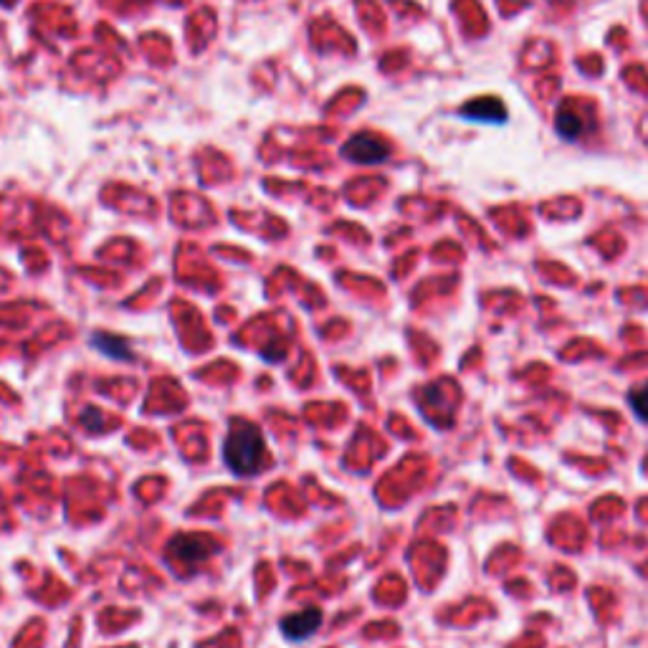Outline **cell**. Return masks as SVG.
Listing matches in <instances>:
<instances>
[{
	"instance_id": "1",
	"label": "cell",
	"mask_w": 648,
	"mask_h": 648,
	"mask_svg": "<svg viewBox=\"0 0 648 648\" xmlns=\"http://www.w3.org/2000/svg\"><path fill=\"white\" fill-rule=\"evenodd\" d=\"M223 456H226V464L231 466L236 474H254L264 466V438H261L259 428L249 426V423H236L231 428L226 438V446H223Z\"/></svg>"
},
{
	"instance_id": "2",
	"label": "cell",
	"mask_w": 648,
	"mask_h": 648,
	"mask_svg": "<svg viewBox=\"0 0 648 648\" xmlns=\"http://www.w3.org/2000/svg\"><path fill=\"white\" fill-rule=\"evenodd\" d=\"M342 155H345L347 160L357 162V165H378V162L388 160L390 147L385 145L380 137L360 132V135L347 140V145L342 147Z\"/></svg>"
},
{
	"instance_id": "3",
	"label": "cell",
	"mask_w": 648,
	"mask_h": 648,
	"mask_svg": "<svg viewBox=\"0 0 648 648\" xmlns=\"http://www.w3.org/2000/svg\"><path fill=\"white\" fill-rule=\"evenodd\" d=\"M459 117L471 122H484V125H504L507 122V107L497 97L474 99L459 109Z\"/></svg>"
},
{
	"instance_id": "4",
	"label": "cell",
	"mask_w": 648,
	"mask_h": 648,
	"mask_svg": "<svg viewBox=\"0 0 648 648\" xmlns=\"http://www.w3.org/2000/svg\"><path fill=\"white\" fill-rule=\"evenodd\" d=\"M322 626V611L319 608H307L302 613H294L281 621V633L292 641H304Z\"/></svg>"
},
{
	"instance_id": "5",
	"label": "cell",
	"mask_w": 648,
	"mask_h": 648,
	"mask_svg": "<svg viewBox=\"0 0 648 648\" xmlns=\"http://www.w3.org/2000/svg\"><path fill=\"white\" fill-rule=\"evenodd\" d=\"M555 130L562 140L573 142V140H578L580 132H583V122H580L578 114L570 112L567 107H562L555 117Z\"/></svg>"
},
{
	"instance_id": "6",
	"label": "cell",
	"mask_w": 648,
	"mask_h": 648,
	"mask_svg": "<svg viewBox=\"0 0 648 648\" xmlns=\"http://www.w3.org/2000/svg\"><path fill=\"white\" fill-rule=\"evenodd\" d=\"M628 405H631V411L636 413L638 421L648 423V383L638 385L628 393Z\"/></svg>"
},
{
	"instance_id": "7",
	"label": "cell",
	"mask_w": 648,
	"mask_h": 648,
	"mask_svg": "<svg viewBox=\"0 0 648 648\" xmlns=\"http://www.w3.org/2000/svg\"><path fill=\"white\" fill-rule=\"evenodd\" d=\"M94 345H97L99 350L107 352V355H114V357H127V347H125V342H122V340H112V342H107V340H104V337H97V340H94Z\"/></svg>"
},
{
	"instance_id": "8",
	"label": "cell",
	"mask_w": 648,
	"mask_h": 648,
	"mask_svg": "<svg viewBox=\"0 0 648 648\" xmlns=\"http://www.w3.org/2000/svg\"><path fill=\"white\" fill-rule=\"evenodd\" d=\"M16 0H0V6H13Z\"/></svg>"
}]
</instances>
